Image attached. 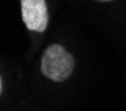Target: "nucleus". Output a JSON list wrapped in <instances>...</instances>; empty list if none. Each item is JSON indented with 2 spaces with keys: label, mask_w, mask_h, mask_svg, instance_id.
I'll list each match as a JSON object with an SVG mask.
<instances>
[{
  "label": "nucleus",
  "mask_w": 126,
  "mask_h": 111,
  "mask_svg": "<svg viewBox=\"0 0 126 111\" xmlns=\"http://www.w3.org/2000/svg\"><path fill=\"white\" fill-rule=\"evenodd\" d=\"M97 1H102V3H109V1H113V0H97Z\"/></svg>",
  "instance_id": "7ed1b4c3"
},
{
  "label": "nucleus",
  "mask_w": 126,
  "mask_h": 111,
  "mask_svg": "<svg viewBox=\"0 0 126 111\" xmlns=\"http://www.w3.org/2000/svg\"><path fill=\"white\" fill-rule=\"evenodd\" d=\"M21 16L25 26L32 32L41 33L49 23L48 7L45 0H20Z\"/></svg>",
  "instance_id": "f03ea898"
},
{
  "label": "nucleus",
  "mask_w": 126,
  "mask_h": 111,
  "mask_svg": "<svg viewBox=\"0 0 126 111\" xmlns=\"http://www.w3.org/2000/svg\"><path fill=\"white\" fill-rule=\"evenodd\" d=\"M74 58L60 44L48 46L41 57V72L54 82H63L72 75Z\"/></svg>",
  "instance_id": "f257e3e1"
}]
</instances>
